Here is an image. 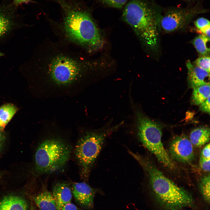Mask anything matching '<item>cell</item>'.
I'll list each match as a JSON object with an SVG mask.
<instances>
[{
  "instance_id": "6da1fadb",
  "label": "cell",
  "mask_w": 210,
  "mask_h": 210,
  "mask_svg": "<svg viewBox=\"0 0 210 210\" xmlns=\"http://www.w3.org/2000/svg\"><path fill=\"white\" fill-rule=\"evenodd\" d=\"M64 46L44 43L37 47L20 70L39 73L44 80L57 86H70L95 70L98 63L85 59Z\"/></svg>"
},
{
  "instance_id": "7a4b0ae2",
  "label": "cell",
  "mask_w": 210,
  "mask_h": 210,
  "mask_svg": "<svg viewBox=\"0 0 210 210\" xmlns=\"http://www.w3.org/2000/svg\"><path fill=\"white\" fill-rule=\"evenodd\" d=\"M60 8L58 24L68 41L88 52L96 51L104 43L103 35L92 16V9L82 0H51Z\"/></svg>"
},
{
  "instance_id": "3957f363",
  "label": "cell",
  "mask_w": 210,
  "mask_h": 210,
  "mask_svg": "<svg viewBox=\"0 0 210 210\" xmlns=\"http://www.w3.org/2000/svg\"><path fill=\"white\" fill-rule=\"evenodd\" d=\"M123 9L122 20L146 45L152 49L156 48L162 8L154 0H128Z\"/></svg>"
},
{
  "instance_id": "277c9868",
  "label": "cell",
  "mask_w": 210,
  "mask_h": 210,
  "mask_svg": "<svg viewBox=\"0 0 210 210\" xmlns=\"http://www.w3.org/2000/svg\"><path fill=\"white\" fill-rule=\"evenodd\" d=\"M131 155L147 173L154 197L162 207L179 210L193 205L191 195L165 176L148 159L133 152Z\"/></svg>"
},
{
  "instance_id": "5b68a950",
  "label": "cell",
  "mask_w": 210,
  "mask_h": 210,
  "mask_svg": "<svg viewBox=\"0 0 210 210\" xmlns=\"http://www.w3.org/2000/svg\"><path fill=\"white\" fill-rule=\"evenodd\" d=\"M70 145L58 137L46 138L38 145L35 155V170L39 174L61 169L70 157Z\"/></svg>"
},
{
  "instance_id": "8992f818",
  "label": "cell",
  "mask_w": 210,
  "mask_h": 210,
  "mask_svg": "<svg viewBox=\"0 0 210 210\" xmlns=\"http://www.w3.org/2000/svg\"><path fill=\"white\" fill-rule=\"evenodd\" d=\"M138 134L143 145L163 166L173 170L176 165L165 149L162 141V127L140 110L134 111Z\"/></svg>"
},
{
  "instance_id": "52a82bcc",
  "label": "cell",
  "mask_w": 210,
  "mask_h": 210,
  "mask_svg": "<svg viewBox=\"0 0 210 210\" xmlns=\"http://www.w3.org/2000/svg\"><path fill=\"white\" fill-rule=\"evenodd\" d=\"M106 132H89L78 141L75 154L84 174H86L99 155L106 135Z\"/></svg>"
},
{
  "instance_id": "ba28073f",
  "label": "cell",
  "mask_w": 210,
  "mask_h": 210,
  "mask_svg": "<svg viewBox=\"0 0 210 210\" xmlns=\"http://www.w3.org/2000/svg\"><path fill=\"white\" fill-rule=\"evenodd\" d=\"M208 11V10L201 7L199 4L189 8H169L162 14L160 27L166 32H173L185 27L196 15Z\"/></svg>"
},
{
  "instance_id": "9c48e42d",
  "label": "cell",
  "mask_w": 210,
  "mask_h": 210,
  "mask_svg": "<svg viewBox=\"0 0 210 210\" xmlns=\"http://www.w3.org/2000/svg\"><path fill=\"white\" fill-rule=\"evenodd\" d=\"M13 3L0 5V44L9 40L18 30L27 26Z\"/></svg>"
},
{
  "instance_id": "30bf717a",
  "label": "cell",
  "mask_w": 210,
  "mask_h": 210,
  "mask_svg": "<svg viewBox=\"0 0 210 210\" xmlns=\"http://www.w3.org/2000/svg\"><path fill=\"white\" fill-rule=\"evenodd\" d=\"M169 153L172 158L180 162L189 163L193 160V146L186 136L182 135L175 137L171 141Z\"/></svg>"
},
{
  "instance_id": "8fae6325",
  "label": "cell",
  "mask_w": 210,
  "mask_h": 210,
  "mask_svg": "<svg viewBox=\"0 0 210 210\" xmlns=\"http://www.w3.org/2000/svg\"><path fill=\"white\" fill-rule=\"evenodd\" d=\"M71 191L75 200L81 207L88 209L93 206L94 191L87 184L74 183L72 184Z\"/></svg>"
},
{
  "instance_id": "7c38bea8",
  "label": "cell",
  "mask_w": 210,
  "mask_h": 210,
  "mask_svg": "<svg viewBox=\"0 0 210 210\" xmlns=\"http://www.w3.org/2000/svg\"><path fill=\"white\" fill-rule=\"evenodd\" d=\"M188 69L187 80L189 88L194 89L210 83V73L201 67L191 63L186 62Z\"/></svg>"
},
{
  "instance_id": "4fadbf2b",
  "label": "cell",
  "mask_w": 210,
  "mask_h": 210,
  "mask_svg": "<svg viewBox=\"0 0 210 210\" xmlns=\"http://www.w3.org/2000/svg\"><path fill=\"white\" fill-rule=\"evenodd\" d=\"M52 194L57 210H60L64 205L71 202V190L66 183L59 182L55 184L52 187Z\"/></svg>"
},
{
  "instance_id": "5bb4252c",
  "label": "cell",
  "mask_w": 210,
  "mask_h": 210,
  "mask_svg": "<svg viewBox=\"0 0 210 210\" xmlns=\"http://www.w3.org/2000/svg\"><path fill=\"white\" fill-rule=\"evenodd\" d=\"M29 204L25 199L16 195L4 197L0 201V210H30Z\"/></svg>"
},
{
  "instance_id": "9a60e30c",
  "label": "cell",
  "mask_w": 210,
  "mask_h": 210,
  "mask_svg": "<svg viewBox=\"0 0 210 210\" xmlns=\"http://www.w3.org/2000/svg\"><path fill=\"white\" fill-rule=\"evenodd\" d=\"M33 199L40 210H57L52 195L46 188H43Z\"/></svg>"
},
{
  "instance_id": "2e32d148",
  "label": "cell",
  "mask_w": 210,
  "mask_h": 210,
  "mask_svg": "<svg viewBox=\"0 0 210 210\" xmlns=\"http://www.w3.org/2000/svg\"><path fill=\"white\" fill-rule=\"evenodd\" d=\"M210 129L201 127L194 129L190 133L189 140L193 146L200 147L209 142Z\"/></svg>"
},
{
  "instance_id": "e0dca14e",
  "label": "cell",
  "mask_w": 210,
  "mask_h": 210,
  "mask_svg": "<svg viewBox=\"0 0 210 210\" xmlns=\"http://www.w3.org/2000/svg\"><path fill=\"white\" fill-rule=\"evenodd\" d=\"M18 110L11 103L5 104L0 107V131H2Z\"/></svg>"
},
{
  "instance_id": "ac0fdd59",
  "label": "cell",
  "mask_w": 210,
  "mask_h": 210,
  "mask_svg": "<svg viewBox=\"0 0 210 210\" xmlns=\"http://www.w3.org/2000/svg\"><path fill=\"white\" fill-rule=\"evenodd\" d=\"M193 89L191 99V103L192 105H199L210 96V83Z\"/></svg>"
},
{
  "instance_id": "d6986e66",
  "label": "cell",
  "mask_w": 210,
  "mask_h": 210,
  "mask_svg": "<svg viewBox=\"0 0 210 210\" xmlns=\"http://www.w3.org/2000/svg\"><path fill=\"white\" fill-rule=\"evenodd\" d=\"M209 41L210 39L202 34L198 36L192 40V43L200 57L209 56L210 49L207 46V43Z\"/></svg>"
},
{
  "instance_id": "ffe728a7",
  "label": "cell",
  "mask_w": 210,
  "mask_h": 210,
  "mask_svg": "<svg viewBox=\"0 0 210 210\" xmlns=\"http://www.w3.org/2000/svg\"><path fill=\"white\" fill-rule=\"evenodd\" d=\"M201 194L204 200L207 203L210 202V176L209 175L203 177L199 184Z\"/></svg>"
},
{
  "instance_id": "44dd1931",
  "label": "cell",
  "mask_w": 210,
  "mask_h": 210,
  "mask_svg": "<svg viewBox=\"0 0 210 210\" xmlns=\"http://www.w3.org/2000/svg\"><path fill=\"white\" fill-rule=\"evenodd\" d=\"M105 6L122 9L128 0H95Z\"/></svg>"
},
{
  "instance_id": "7402d4cb",
  "label": "cell",
  "mask_w": 210,
  "mask_h": 210,
  "mask_svg": "<svg viewBox=\"0 0 210 210\" xmlns=\"http://www.w3.org/2000/svg\"><path fill=\"white\" fill-rule=\"evenodd\" d=\"M210 57L209 56L200 57L193 63L210 73Z\"/></svg>"
},
{
  "instance_id": "603a6c76",
  "label": "cell",
  "mask_w": 210,
  "mask_h": 210,
  "mask_svg": "<svg viewBox=\"0 0 210 210\" xmlns=\"http://www.w3.org/2000/svg\"><path fill=\"white\" fill-rule=\"evenodd\" d=\"M194 24L197 30H200L210 26L209 21L207 19L200 17L196 19L194 22Z\"/></svg>"
},
{
  "instance_id": "cb8c5ba5",
  "label": "cell",
  "mask_w": 210,
  "mask_h": 210,
  "mask_svg": "<svg viewBox=\"0 0 210 210\" xmlns=\"http://www.w3.org/2000/svg\"><path fill=\"white\" fill-rule=\"evenodd\" d=\"M199 164L201 169L204 171L208 172L210 171V159H207L200 157Z\"/></svg>"
},
{
  "instance_id": "d4e9b609",
  "label": "cell",
  "mask_w": 210,
  "mask_h": 210,
  "mask_svg": "<svg viewBox=\"0 0 210 210\" xmlns=\"http://www.w3.org/2000/svg\"><path fill=\"white\" fill-rule=\"evenodd\" d=\"M210 96L199 105V110L201 111L210 114Z\"/></svg>"
},
{
  "instance_id": "484cf974",
  "label": "cell",
  "mask_w": 210,
  "mask_h": 210,
  "mask_svg": "<svg viewBox=\"0 0 210 210\" xmlns=\"http://www.w3.org/2000/svg\"><path fill=\"white\" fill-rule=\"evenodd\" d=\"M210 145L209 143L206 144L202 151L201 157L206 159H210Z\"/></svg>"
},
{
  "instance_id": "4316f807",
  "label": "cell",
  "mask_w": 210,
  "mask_h": 210,
  "mask_svg": "<svg viewBox=\"0 0 210 210\" xmlns=\"http://www.w3.org/2000/svg\"><path fill=\"white\" fill-rule=\"evenodd\" d=\"M60 210H81V209L71 202L64 205L62 207Z\"/></svg>"
},
{
  "instance_id": "83f0119b",
  "label": "cell",
  "mask_w": 210,
  "mask_h": 210,
  "mask_svg": "<svg viewBox=\"0 0 210 210\" xmlns=\"http://www.w3.org/2000/svg\"><path fill=\"white\" fill-rule=\"evenodd\" d=\"M13 3L16 6L23 4H28L31 1V0H13Z\"/></svg>"
},
{
  "instance_id": "f1b7e54d",
  "label": "cell",
  "mask_w": 210,
  "mask_h": 210,
  "mask_svg": "<svg viewBox=\"0 0 210 210\" xmlns=\"http://www.w3.org/2000/svg\"><path fill=\"white\" fill-rule=\"evenodd\" d=\"M3 136L0 131V148L1 146L3 140Z\"/></svg>"
},
{
  "instance_id": "f546056e",
  "label": "cell",
  "mask_w": 210,
  "mask_h": 210,
  "mask_svg": "<svg viewBox=\"0 0 210 210\" xmlns=\"http://www.w3.org/2000/svg\"><path fill=\"white\" fill-rule=\"evenodd\" d=\"M4 55L5 54L4 53L0 51V57L4 56Z\"/></svg>"
},
{
  "instance_id": "4dcf8cb0",
  "label": "cell",
  "mask_w": 210,
  "mask_h": 210,
  "mask_svg": "<svg viewBox=\"0 0 210 210\" xmlns=\"http://www.w3.org/2000/svg\"><path fill=\"white\" fill-rule=\"evenodd\" d=\"M187 0L190 1V0Z\"/></svg>"
}]
</instances>
